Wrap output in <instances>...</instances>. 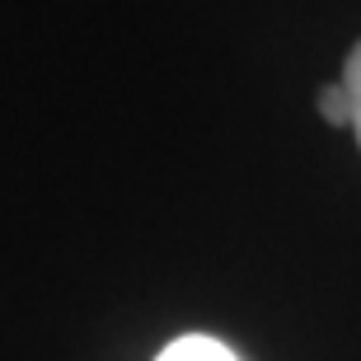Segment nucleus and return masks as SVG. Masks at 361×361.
<instances>
[{
	"instance_id": "nucleus-1",
	"label": "nucleus",
	"mask_w": 361,
	"mask_h": 361,
	"mask_svg": "<svg viewBox=\"0 0 361 361\" xmlns=\"http://www.w3.org/2000/svg\"><path fill=\"white\" fill-rule=\"evenodd\" d=\"M155 361H240V357H235L226 343H216V338L188 334V338H174V343H169Z\"/></svg>"
},
{
	"instance_id": "nucleus-2",
	"label": "nucleus",
	"mask_w": 361,
	"mask_h": 361,
	"mask_svg": "<svg viewBox=\"0 0 361 361\" xmlns=\"http://www.w3.org/2000/svg\"><path fill=\"white\" fill-rule=\"evenodd\" d=\"M319 113H324V122H334V127H352V94H348V85H329V90L319 94Z\"/></svg>"
},
{
	"instance_id": "nucleus-3",
	"label": "nucleus",
	"mask_w": 361,
	"mask_h": 361,
	"mask_svg": "<svg viewBox=\"0 0 361 361\" xmlns=\"http://www.w3.org/2000/svg\"><path fill=\"white\" fill-rule=\"evenodd\" d=\"M343 85H348V94H352V127H357V136H361V42L352 47V56H348Z\"/></svg>"
}]
</instances>
